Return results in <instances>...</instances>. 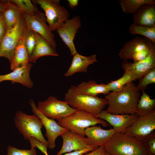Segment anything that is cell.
<instances>
[{
    "mask_svg": "<svg viewBox=\"0 0 155 155\" xmlns=\"http://www.w3.org/2000/svg\"><path fill=\"white\" fill-rule=\"evenodd\" d=\"M140 95L136 86L132 82L120 90L109 92L104 97L108 105L106 111L115 114H135Z\"/></svg>",
    "mask_w": 155,
    "mask_h": 155,
    "instance_id": "obj_1",
    "label": "cell"
},
{
    "mask_svg": "<svg viewBox=\"0 0 155 155\" xmlns=\"http://www.w3.org/2000/svg\"><path fill=\"white\" fill-rule=\"evenodd\" d=\"M110 155H148L141 141L124 133H116L104 146Z\"/></svg>",
    "mask_w": 155,
    "mask_h": 155,
    "instance_id": "obj_2",
    "label": "cell"
},
{
    "mask_svg": "<svg viewBox=\"0 0 155 155\" xmlns=\"http://www.w3.org/2000/svg\"><path fill=\"white\" fill-rule=\"evenodd\" d=\"M65 101L72 108L96 116L107 104L104 98L80 92L76 86H71L65 94Z\"/></svg>",
    "mask_w": 155,
    "mask_h": 155,
    "instance_id": "obj_3",
    "label": "cell"
},
{
    "mask_svg": "<svg viewBox=\"0 0 155 155\" xmlns=\"http://www.w3.org/2000/svg\"><path fill=\"white\" fill-rule=\"evenodd\" d=\"M57 120L61 126L83 136L85 129L90 126L99 124L106 127L108 125L107 122L94 115L78 110L71 115Z\"/></svg>",
    "mask_w": 155,
    "mask_h": 155,
    "instance_id": "obj_4",
    "label": "cell"
},
{
    "mask_svg": "<svg viewBox=\"0 0 155 155\" xmlns=\"http://www.w3.org/2000/svg\"><path fill=\"white\" fill-rule=\"evenodd\" d=\"M14 121L16 127L25 140H28L32 136L49 147L48 142L41 132L42 122L38 116L34 114L28 115L18 111L16 113Z\"/></svg>",
    "mask_w": 155,
    "mask_h": 155,
    "instance_id": "obj_5",
    "label": "cell"
},
{
    "mask_svg": "<svg viewBox=\"0 0 155 155\" xmlns=\"http://www.w3.org/2000/svg\"><path fill=\"white\" fill-rule=\"evenodd\" d=\"M36 3L44 11L50 30H56L68 19L69 12L60 5L59 0H36Z\"/></svg>",
    "mask_w": 155,
    "mask_h": 155,
    "instance_id": "obj_6",
    "label": "cell"
},
{
    "mask_svg": "<svg viewBox=\"0 0 155 155\" xmlns=\"http://www.w3.org/2000/svg\"><path fill=\"white\" fill-rule=\"evenodd\" d=\"M27 28L25 18L21 13L17 25L7 31L0 45V57L7 59L10 63L13 57L16 48Z\"/></svg>",
    "mask_w": 155,
    "mask_h": 155,
    "instance_id": "obj_7",
    "label": "cell"
},
{
    "mask_svg": "<svg viewBox=\"0 0 155 155\" xmlns=\"http://www.w3.org/2000/svg\"><path fill=\"white\" fill-rule=\"evenodd\" d=\"M37 108L44 115L53 119L67 117L77 110L71 107L65 101L59 100L52 96L43 101L39 102Z\"/></svg>",
    "mask_w": 155,
    "mask_h": 155,
    "instance_id": "obj_8",
    "label": "cell"
},
{
    "mask_svg": "<svg viewBox=\"0 0 155 155\" xmlns=\"http://www.w3.org/2000/svg\"><path fill=\"white\" fill-rule=\"evenodd\" d=\"M155 129V110L146 115L138 116L124 134L141 141Z\"/></svg>",
    "mask_w": 155,
    "mask_h": 155,
    "instance_id": "obj_9",
    "label": "cell"
},
{
    "mask_svg": "<svg viewBox=\"0 0 155 155\" xmlns=\"http://www.w3.org/2000/svg\"><path fill=\"white\" fill-rule=\"evenodd\" d=\"M29 103L32 112L40 119L45 128V136L47 138V141L49 144L48 147L53 149L56 146L55 141L57 138L68 129L61 126L54 119H50L44 115L38 109L33 100H30Z\"/></svg>",
    "mask_w": 155,
    "mask_h": 155,
    "instance_id": "obj_10",
    "label": "cell"
},
{
    "mask_svg": "<svg viewBox=\"0 0 155 155\" xmlns=\"http://www.w3.org/2000/svg\"><path fill=\"white\" fill-rule=\"evenodd\" d=\"M23 16L27 27L41 36L56 49L57 45L55 35L46 24L45 15L39 11L33 16Z\"/></svg>",
    "mask_w": 155,
    "mask_h": 155,
    "instance_id": "obj_11",
    "label": "cell"
},
{
    "mask_svg": "<svg viewBox=\"0 0 155 155\" xmlns=\"http://www.w3.org/2000/svg\"><path fill=\"white\" fill-rule=\"evenodd\" d=\"M81 27L80 17L75 16L68 19L56 30L62 41L69 48L71 56L77 53L74 44V39Z\"/></svg>",
    "mask_w": 155,
    "mask_h": 155,
    "instance_id": "obj_12",
    "label": "cell"
},
{
    "mask_svg": "<svg viewBox=\"0 0 155 155\" xmlns=\"http://www.w3.org/2000/svg\"><path fill=\"white\" fill-rule=\"evenodd\" d=\"M150 51L147 57L144 59L135 62H130L124 61L121 66L124 71H131L135 75L137 79L142 75L155 68V43L150 41Z\"/></svg>",
    "mask_w": 155,
    "mask_h": 155,
    "instance_id": "obj_13",
    "label": "cell"
},
{
    "mask_svg": "<svg viewBox=\"0 0 155 155\" xmlns=\"http://www.w3.org/2000/svg\"><path fill=\"white\" fill-rule=\"evenodd\" d=\"M97 117L106 121L113 127L117 133H124L127 129L133 124L138 116L136 114H111L106 110H103Z\"/></svg>",
    "mask_w": 155,
    "mask_h": 155,
    "instance_id": "obj_14",
    "label": "cell"
},
{
    "mask_svg": "<svg viewBox=\"0 0 155 155\" xmlns=\"http://www.w3.org/2000/svg\"><path fill=\"white\" fill-rule=\"evenodd\" d=\"M61 136L63 140L61 148L56 155L83 150L92 146L87 137L68 129Z\"/></svg>",
    "mask_w": 155,
    "mask_h": 155,
    "instance_id": "obj_15",
    "label": "cell"
},
{
    "mask_svg": "<svg viewBox=\"0 0 155 155\" xmlns=\"http://www.w3.org/2000/svg\"><path fill=\"white\" fill-rule=\"evenodd\" d=\"M116 132L113 128L105 130L100 126L96 125L87 127L84 131L85 135L87 136L91 145L97 147L104 146Z\"/></svg>",
    "mask_w": 155,
    "mask_h": 155,
    "instance_id": "obj_16",
    "label": "cell"
},
{
    "mask_svg": "<svg viewBox=\"0 0 155 155\" xmlns=\"http://www.w3.org/2000/svg\"><path fill=\"white\" fill-rule=\"evenodd\" d=\"M32 64L29 62L26 65L18 67L7 74L0 75V82L5 80L20 83L23 86L31 88L33 83L30 76Z\"/></svg>",
    "mask_w": 155,
    "mask_h": 155,
    "instance_id": "obj_17",
    "label": "cell"
},
{
    "mask_svg": "<svg viewBox=\"0 0 155 155\" xmlns=\"http://www.w3.org/2000/svg\"><path fill=\"white\" fill-rule=\"evenodd\" d=\"M149 48L147 38L137 36L124 44L119 55L121 59L127 61L128 59H132L140 52L148 49Z\"/></svg>",
    "mask_w": 155,
    "mask_h": 155,
    "instance_id": "obj_18",
    "label": "cell"
},
{
    "mask_svg": "<svg viewBox=\"0 0 155 155\" xmlns=\"http://www.w3.org/2000/svg\"><path fill=\"white\" fill-rule=\"evenodd\" d=\"M155 4L142 5L133 15L134 23L138 26H155Z\"/></svg>",
    "mask_w": 155,
    "mask_h": 155,
    "instance_id": "obj_19",
    "label": "cell"
},
{
    "mask_svg": "<svg viewBox=\"0 0 155 155\" xmlns=\"http://www.w3.org/2000/svg\"><path fill=\"white\" fill-rule=\"evenodd\" d=\"M36 43L29 59V62L35 63L40 57L46 55L58 56V54L53 46L41 36L34 32Z\"/></svg>",
    "mask_w": 155,
    "mask_h": 155,
    "instance_id": "obj_20",
    "label": "cell"
},
{
    "mask_svg": "<svg viewBox=\"0 0 155 155\" xmlns=\"http://www.w3.org/2000/svg\"><path fill=\"white\" fill-rule=\"evenodd\" d=\"M73 56L71 64L64 74L66 77L71 76L76 73L86 72L88 66L97 61L96 54L85 56L77 53Z\"/></svg>",
    "mask_w": 155,
    "mask_h": 155,
    "instance_id": "obj_21",
    "label": "cell"
},
{
    "mask_svg": "<svg viewBox=\"0 0 155 155\" xmlns=\"http://www.w3.org/2000/svg\"><path fill=\"white\" fill-rule=\"evenodd\" d=\"M0 2L4 4L2 14L7 31L15 27L18 22L21 13L17 7L7 0H1Z\"/></svg>",
    "mask_w": 155,
    "mask_h": 155,
    "instance_id": "obj_22",
    "label": "cell"
},
{
    "mask_svg": "<svg viewBox=\"0 0 155 155\" xmlns=\"http://www.w3.org/2000/svg\"><path fill=\"white\" fill-rule=\"evenodd\" d=\"M25 34L18 44L10 63V68L13 71L29 63V56L25 42Z\"/></svg>",
    "mask_w": 155,
    "mask_h": 155,
    "instance_id": "obj_23",
    "label": "cell"
},
{
    "mask_svg": "<svg viewBox=\"0 0 155 155\" xmlns=\"http://www.w3.org/2000/svg\"><path fill=\"white\" fill-rule=\"evenodd\" d=\"M76 87L80 93L92 96H97L101 94L107 95L109 92L107 84H98L93 80L83 81Z\"/></svg>",
    "mask_w": 155,
    "mask_h": 155,
    "instance_id": "obj_24",
    "label": "cell"
},
{
    "mask_svg": "<svg viewBox=\"0 0 155 155\" xmlns=\"http://www.w3.org/2000/svg\"><path fill=\"white\" fill-rule=\"evenodd\" d=\"M137 104L136 114L138 116H143L151 113L154 110L155 99L151 98L144 90L142 91Z\"/></svg>",
    "mask_w": 155,
    "mask_h": 155,
    "instance_id": "obj_25",
    "label": "cell"
},
{
    "mask_svg": "<svg viewBox=\"0 0 155 155\" xmlns=\"http://www.w3.org/2000/svg\"><path fill=\"white\" fill-rule=\"evenodd\" d=\"M124 72L121 78L108 83L107 85L109 92L120 90L127 84L137 79L135 75L131 71H127Z\"/></svg>",
    "mask_w": 155,
    "mask_h": 155,
    "instance_id": "obj_26",
    "label": "cell"
},
{
    "mask_svg": "<svg viewBox=\"0 0 155 155\" xmlns=\"http://www.w3.org/2000/svg\"><path fill=\"white\" fill-rule=\"evenodd\" d=\"M123 11L126 14H134L142 5L155 4L154 0H119Z\"/></svg>",
    "mask_w": 155,
    "mask_h": 155,
    "instance_id": "obj_27",
    "label": "cell"
},
{
    "mask_svg": "<svg viewBox=\"0 0 155 155\" xmlns=\"http://www.w3.org/2000/svg\"><path fill=\"white\" fill-rule=\"evenodd\" d=\"M7 1L15 5L21 13L24 15L33 16L38 12L37 8L30 0H9Z\"/></svg>",
    "mask_w": 155,
    "mask_h": 155,
    "instance_id": "obj_28",
    "label": "cell"
},
{
    "mask_svg": "<svg viewBox=\"0 0 155 155\" xmlns=\"http://www.w3.org/2000/svg\"><path fill=\"white\" fill-rule=\"evenodd\" d=\"M129 31L133 35L138 34L143 36L155 43V26L148 27L138 26L133 23L130 25Z\"/></svg>",
    "mask_w": 155,
    "mask_h": 155,
    "instance_id": "obj_29",
    "label": "cell"
},
{
    "mask_svg": "<svg viewBox=\"0 0 155 155\" xmlns=\"http://www.w3.org/2000/svg\"><path fill=\"white\" fill-rule=\"evenodd\" d=\"M139 79V82L136 86L138 91L145 90L148 85L155 83V68L142 75Z\"/></svg>",
    "mask_w": 155,
    "mask_h": 155,
    "instance_id": "obj_30",
    "label": "cell"
},
{
    "mask_svg": "<svg viewBox=\"0 0 155 155\" xmlns=\"http://www.w3.org/2000/svg\"><path fill=\"white\" fill-rule=\"evenodd\" d=\"M25 42L30 57L35 47L36 38L34 32L27 27L25 34Z\"/></svg>",
    "mask_w": 155,
    "mask_h": 155,
    "instance_id": "obj_31",
    "label": "cell"
},
{
    "mask_svg": "<svg viewBox=\"0 0 155 155\" xmlns=\"http://www.w3.org/2000/svg\"><path fill=\"white\" fill-rule=\"evenodd\" d=\"M141 142L148 154L155 155V132L154 131L144 137Z\"/></svg>",
    "mask_w": 155,
    "mask_h": 155,
    "instance_id": "obj_32",
    "label": "cell"
},
{
    "mask_svg": "<svg viewBox=\"0 0 155 155\" xmlns=\"http://www.w3.org/2000/svg\"><path fill=\"white\" fill-rule=\"evenodd\" d=\"M7 151L6 155H36L34 147H31L30 150H21L9 146L7 148Z\"/></svg>",
    "mask_w": 155,
    "mask_h": 155,
    "instance_id": "obj_33",
    "label": "cell"
},
{
    "mask_svg": "<svg viewBox=\"0 0 155 155\" xmlns=\"http://www.w3.org/2000/svg\"><path fill=\"white\" fill-rule=\"evenodd\" d=\"M31 147H37L44 155H48L47 152V146L32 136H31L29 140Z\"/></svg>",
    "mask_w": 155,
    "mask_h": 155,
    "instance_id": "obj_34",
    "label": "cell"
},
{
    "mask_svg": "<svg viewBox=\"0 0 155 155\" xmlns=\"http://www.w3.org/2000/svg\"><path fill=\"white\" fill-rule=\"evenodd\" d=\"M98 148L94 146H91L82 150L74 151L72 152L66 154L64 155H82L89 151H92Z\"/></svg>",
    "mask_w": 155,
    "mask_h": 155,
    "instance_id": "obj_35",
    "label": "cell"
},
{
    "mask_svg": "<svg viewBox=\"0 0 155 155\" xmlns=\"http://www.w3.org/2000/svg\"><path fill=\"white\" fill-rule=\"evenodd\" d=\"M7 32L1 12L0 13V45Z\"/></svg>",
    "mask_w": 155,
    "mask_h": 155,
    "instance_id": "obj_36",
    "label": "cell"
},
{
    "mask_svg": "<svg viewBox=\"0 0 155 155\" xmlns=\"http://www.w3.org/2000/svg\"><path fill=\"white\" fill-rule=\"evenodd\" d=\"M105 151L104 146H102L98 147L88 154H83L82 155H103Z\"/></svg>",
    "mask_w": 155,
    "mask_h": 155,
    "instance_id": "obj_37",
    "label": "cell"
},
{
    "mask_svg": "<svg viewBox=\"0 0 155 155\" xmlns=\"http://www.w3.org/2000/svg\"><path fill=\"white\" fill-rule=\"evenodd\" d=\"M68 5L71 8L73 9L77 6L78 4V0H68Z\"/></svg>",
    "mask_w": 155,
    "mask_h": 155,
    "instance_id": "obj_38",
    "label": "cell"
},
{
    "mask_svg": "<svg viewBox=\"0 0 155 155\" xmlns=\"http://www.w3.org/2000/svg\"><path fill=\"white\" fill-rule=\"evenodd\" d=\"M4 4L0 2V13L2 11Z\"/></svg>",
    "mask_w": 155,
    "mask_h": 155,
    "instance_id": "obj_39",
    "label": "cell"
},
{
    "mask_svg": "<svg viewBox=\"0 0 155 155\" xmlns=\"http://www.w3.org/2000/svg\"><path fill=\"white\" fill-rule=\"evenodd\" d=\"M103 155H110L108 154V153H107L105 151L104 152V153Z\"/></svg>",
    "mask_w": 155,
    "mask_h": 155,
    "instance_id": "obj_40",
    "label": "cell"
},
{
    "mask_svg": "<svg viewBox=\"0 0 155 155\" xmlns=\"http://www.w3.org/2000/svg\"><path fill=\"white\" fill-rule=\"evenodd\" d=\"M148 155H150V154H148Z\"/></svg>",
    "mask_w": 155,
    "mask_h": 155,
    "instance_id": "obj_41",
    "label": "cell"
}]
</instances>
